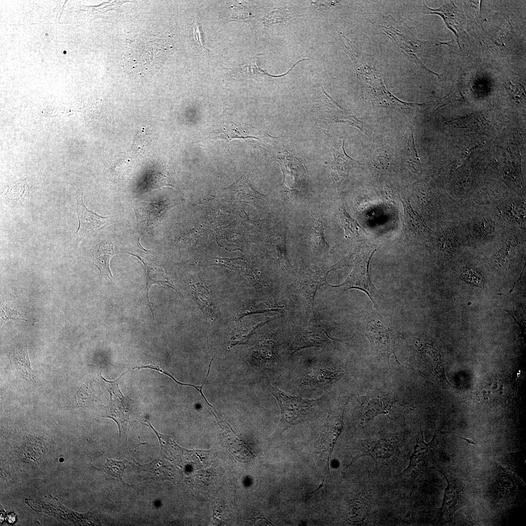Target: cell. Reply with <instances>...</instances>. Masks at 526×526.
<instances>
[{
    "label": "cell",
    "instance_id": "cell-1",
    "mask_svg": "<svg viewBox=\"0 0 526 526\" xmlns=\"http://www.w3.org/2000/svg\"><path fill=\"white\" fill-rule=\"evenodd\" d=\"M340 35L343 49L352 59L357 77L366 92L379 106L390 107L395 96L386 87L382 73L373 57L357 49L342 32Z\"/></svg>",
    "mask_w": 526,
    "mask_h": 526
},
{
    "label": "cell",
    "instance_id": "cell-2",
    "mask_svg": "<svg viewBox=\"0 0 526 526\" xmlns=\"http://www.w3.org/2000/svg\"><path fill=\"white\" fill-rule=\"evenodd\" d=\"M125 374L114 381L107 380L101 376L110 394L109 404L103 416L110 418L117 423L120 438L127 437L131 426L136 420L140 413L138 402L125 396L120 390L119 381Z\"/></svg>",
    "mask_w": 526,
    "mask_h": 526
},
{
    "label": "cell",
    "instance_id": "cell-3",
    "mask_svg": "<svg viewBox=\"0 0 526 526\" xmlns=\"http://www.w3.org/2000/svg\"><path fill=\"white\" fill-rule=\"evenodd\" d=\"M264 383L280 408L281 418L278 428L280 432L304 420L313 414L320 404V399H305L288 394L271 385L267 378H264Z\"/></svg>",
    "mask_w": 526,
    "mask_h": 526
},
{
    "label": "cell",
    "instance_id": "cell-4",
    "mask_svg": "<svg viewBox=\"0 0 526 526\" xmlns=\"http://www.w3.org/2000/svg\"><path fill=\"white\" fill-rule=\"evenodd\" d=\"M349 399L350 397L346 396L334 405L328 414L318 441L317 449L319 458L323 462H325L329 474V463L332 453L343 429L344 413Z\"/></svg>",
    "mask_w": 526,
    "mask_h": 526
},
{
    "label": "cell",
    "instance_id": "cell-5",
    "mask_svg": "<svg viewBox=\"0 0 526 526\" xmlns=\"http://www.w3.org/2000/svg\"><path fill=\"white\" fill-rule=\"evenodd\" d=\"M317 88V107L322 119L327 123H345L358 128L368 136L371 135L372 131L368 125L342 108L326 93L322 86L319 85Z\"/></svg>",
    "mask_w": 526,
    "mask_h": 526
},
{
    "label": "cell",
    "instance_id": "cell-6",
    "mask_svg": "<svg viewBox=\"0 0 526 526\" xmlns=\"http://www.w3.org/2000/svg\"><path fill=\"white\" fill-rule=\"evenodd\" d=\"M376 250H370L358 255L355 260L354 267L350 274L341 284L333 286L343 287L345 289L355 288L365 292L375 305V296L377 289L372 282L369 265L371 259Z\"/></svg>",
    "mask_w": 526,
    "mask_h": 526
},
{
    "label": "cell",
    "instance_id": "cell-7",
    "mask_svg": "<svg viewBox=\"0 0 526 526\" xmlns=\"http://www.w3.org/2000/svg\"><path fill=\"white\" fill-rule=\"evenodd\" d=\"M380 23H376L382 34L389 37L406 54L414 60L416 64L423 66L421 61L417 58L416 49L417 48L416 40L410 34L407 33V25L394 19L391 15L384 17Z\"/></svg>",
    "mask_w": 526,
    "mask_h": 526
},
{
    "label": "cell",
    "instance_id": "cell-8",
    "mask_svg": "<svg viewBox=\"0 0 526 526\" xmlns=\"http://www.w3.org/2000/svg\"><path fill=\"white\" fill-rule=\"evenodd\" d=\"M341 264L330 268L312 266L308 268L300 279L299 290L307 314L313 313L314 298L317 290L325 283L328 272L340 267Z\"/></svg>",
    "mask_w": 526,
    "mask_h": 526
},
{
    "label": "cell",
    "instance_id": "cell-9",
    "mask_svg": "<svg viewBox=\"0 0 526 526\" xmlns=\"http://www.w3.org/2000/svg\"><path fill=\"white\" fill-rule=\"evenodd\" d=\"M365 334L371 344L387 357L394 354L395 338L390 327L378 316L368 318Z\"/></svg>",
    "mask_w": 526,
    "mask_h": 526
},
{
    "label": "cell",
    "instance_id": "cell-10",
    "mask_svg": "<svg viewBox=\"0 0 526 526\" xmlns=\"http://www.w3.org/2000/svg\"><path fill=\"white\" fill-rule=\"evenodd\" d=\"M76 214L78 221L77 229L70 241H78L88 236L95 229L102 226L107 222L109 217L100 216L89 210L83 200V192L78 189L76 192Z\"/></svg>",
    "mask_w": 526,
    "mask_h": 526
},
{
    "label": "cell",
    "instance_id": "cell-11",
    "mask_svg": "<svg viewBox=\"0 0 526 526\" xmlns=\"http://www.w3.org/2000/svg\"><path fill=\"white\" fill-rule=\"evenodd\" d=\"M340 366L324 364H314L306 367L301 375L304 385L325 388L333 385L343 375Z\"/></svg>",
    "mask_w": 526,
    "mask_h": 526
},
{
    "label": "cell",
    "instance_id": "cell-12",
    "mask_svg": "<svg viewBox=\"0 0 526 526\" xmlns=\"http://www.w3.org/2000/svg\"><path fill=\"white\" fill-rule=\"evenodd\" d=\"M332 340L334 339L319 325L310 324L299 327L296 330L289 352L291 355L305 348L324 347L328 345Z\"/></svg>",
    "mask_w": 526,
    "mask_h": 526
},
{
    "label": "cell",
    "instance_id": "cell-13",
    "mask_svg": "<svg viewBox=\"0 0 526 526\" xmlns=\"http://www.w3.org/2000/svg\"><path fill=\"white\" fill-rule=\"evenodd\" d=\"M393 401L388 395L373 394L363 397L360 404V422L363 425L379 414L390 418V413Z\"/></svg>",
    "mask_w": 526,
    "mask_h": 526
},
{
    "label": "cell",
    "instance_id": "cell-14",
    "mask_svg": "<svg viewBox=\"0 0 526 526\" xmlns=\"http://www.w3.org/2000/svg\"><path fill=\"white\" fill-rule=\"evenodd\" d=\"M167 209L166 205L155 203H141L136 205L134 211L139 229L146 232L159 225Z\"/></svg>",
    "mask_w": 526,
    "mask_h": 526
},
{
    "label": "cell",
    "instance_id": "cell-15",
    "mask_svg": "<svg viewBox=\"0 0 526 526\" xmlns=\"http://www.w3.org/2000/svg\"><path fill=\"white\" fill-rule=\"evenodd\" d=\"M441 472L445 476L448 483L442 507V516L448 521L464 503L463 487L458 479L451 474Z\"/></svg>",
    "mask_w": 526,
    "mask_h": 526
},
{
    "label": "cell",
    "instance_id": "cell-16",
    "mask_svg": "<svg viewBox=\"0 0 526 526\" xmlns=\"http://www.w3.org/2000/svg\"><path fill=\"white\" fill-rule=\"evenodd\" d=\"M432 451L431 445L426 443L421 437L417 438L409 465L400 475L407 477L410 481H414L417 476L428 467L432 454Z\"/></svg>",
    "mask_w": 526,
    "mask_h": 526
},
{
    "label": "cell",
    "instance_id": "cell-17",
    "mask_svg": "<svg viewBox=\"0 0 526 526\" xmlns=\"http://www.w3.org/2000/svg\"><path fill=\"white\" fill-rule=\"evenodd\" d=\"M345 139L332 147L331 151L333 160L331 165V174L334 182L339 185L347 177L350 169L360 165L359 161L349 156L344 149Z\"/></svg>",
    "mask_w": 526,
    "mask_h": 526
},
{
    "label": "cell",
    "instance_id": "cell-18",
    "mask_svg": "<svg viewBox=\"0 0 526 526\" xmlns=\"http://www.w3.org/2000/svg\"><path fill=\"white\" fill-rule=\"evenodd\" d=\"M216 419L223 430L225 439L229 451L239 461H248L253 457V453L244 441L239 438L229 424L220 414Z\"/></svg>",
    "mask_w": 526,
    "mask_h": 526
},
{
    "label": "cell",
    "instance_id": "cell-19",
    "mask_svg": "<svg viewBox=\"0 0 526 526\" xmlns=\"http://www.w3.org/2000/svg\"><path fill=\"white\" fill-rule=\"evenodd\" d=\"M114 248L112 242L102 240L93 246L89 257L93 263L98 268L100 274L107 281H112L113 276L110 269V261L114 254Z\"/></svg>",
    "mask_w": 526,
    "mask_h": 526
},
{
    "label": "cell",
    "instance_id": "cell-20",
    "mask_svg": "<svg viewBox=\"0 0 526 526\" xmlns=\"http://www.w3.org/2000/svg\"><path fill=\"white\" fill-rule=\"evenodd\" d=\"M174 174V171L171 170L165 162L157 161L154 162L149 170L144 190H148L164 186L174 187L175 179Z\"/></svg>",
    "mask_w": 526,
    "mask_h": 526
},
{
    "label": "cell",
    "instance_id": "cell-21",
    "mask_svg": "<svg viewBox=\"0 0 526 526\" xmlns=\"http://www.w3.org/2000/svg\"><path fill=\"white\" fill-rule=\"evenodd\" d=\"M9 361L11 368L17 378L29 384L34 383V374L26 347L13 349L9 354Z\"/></svg>",
    "mask_w": 526,
    "mask_h": 526
},
{
    "label": "cell",
    "instance_id": "cell-22",
    "mask_svg": "<svg viewBox=\"0 0 526 526\" xmlns=\"http://www.w3.org/2000/svg\"><path fill=\"white\" fill-rule=\"evenodd\" d=\"M133 256H135L144 263L146 269L147 271V285L145 288V299L147 301V304L150 307V310L152 312L153 319L154 318L153 311L152 309V306L154 305L151 303L148 298V292L150 288L151 285L153 284H158L163 285L165 286L170 287L175 291L179 295V293L176 289L174 285L170 282L169 279L165 273L164 270L160 265L157 264L155 263L150 262L145 260L141 258L140 256L136 254H132Z\"/></svg>",
    "mask_w": 526,
    "mask_h": 526
},
{
    "label": "cell",
    "instance_id": "cell-23",
    "mask_svg": "<svg viewBox=\"0 0 526 526\" xmlns=\"http://www.w3.org/2000/svg\"><path fill=\"white\" fill-rule=\"evenodd\" d=\"M359 450L362 454L358 457L364 455L370 456L376 462V465L387 461L394 452L393 445L387 439L363 441L359 444Z\"/></svg>",
    "mask_w": 526,
    "mask_h": 526
},
{
    "label": "cell",
    "instance_id": "cell-24",
    "mask_svg": "<svg viewBox=\"0 0 526 526\" xmlns=\"http://www.w3.org/2000/svg\"><path fill=\"white\" fill-rule=\"evenodd\" d=\"M213 134L215 138L225 139L229 149V142L234 139H245L254 138L259 139L260 132L254 127L246 124H236L229 123L223 125L220 129L215 131Z\"/></svg>",
    "mask_w": 526,
    "mask_h": 526
},
{
    "label": "cell",
    "instance_id": "cell-25",
    "mask_svg": "<svg viewBox=\"0 0 526 526\" xmlns=\"http://www.w3.org/2000/svg\"><path fill=\"white\" fill-rule=\"evenodd\" d=\"M26 179L17 181L11 185L4 194L5 202L10 206H21L30 199V188Z\"/></svg>",
    "mask_w": 526,
    "mask_h": 526
},
{
    "label": "cell",
    "instance_id": "cell-26",
    "mask_svg": "<svg viewBox=\"0 0 526 526\" xmlns=\"http://www.w3.org/2000/svg\"><path fill=\"white\" fill-rule=\"evenodd\" d=\"M193 292L195 300L206 318L213 320L215 307L211 292L205 286L199 283L193 285Z\"/></svg>",
    "mask_w": 526,
    "mask_h": 526
},
{
    "label": "cell",
    "instance_id": "cell-27",
    "mask_svg": "<svg viewBox=\"0 0 526 526\" xmlns=\"http://www.w3.org/2000/svg\"><path fill=\"white\" fill-rule=\"evenodd\" d=\"M269 321V319L254 323L249 327H240L236 329L233 332L230 346L232 347L236 345L246 343L257 329Z\"/></svg>",
    "mask_w": 526,
    "mask_h": 526
},
{
    "label": "cell",
    "instance_id": "cell-28",
    "mask_svg": "<svg viewBox=\"0 0 526 526\" xmlns=\"http://www.w3.org/2000/svg\"><path fill=\"white\" fill-rule=\"evenodd\" d=\"M339 211L341 222L348 237H358L363 234V231H364V230L356 221L347 214L344 207L341 206L339 209Z\"/></svg>",
    "mask_w": 526,
    "mask_h": 526
},
{
    "label": "cell",
    "instance_id": "cell-29",
    "mask_svg": "<svg viewBox=\"0 0 526 526\" xmlns=\"http://www.w3.org/2000/svg\"><path fill=\"white\" fill-rule=\"evenodd\" d=\"M281 309V307L277 304L273 303L269 301H259L251 304L244 308L242 313L239 315V319L251 314L269 311H280Z\"/></svg>",
    "mask_w": 526,
    "mask_h": 526
},
{
    "label": "cell",
    "instance_id": "cell-30",
    "mask_svg": "<svg viewBox=\"0 0 526 526\" xmlns=\"http://www.w3.org/2000/svg\"><path fill=\"white\" fill-rule=\"evenodd\" d=\"M404 156L407 164L415 169V166L420 164L418 155L415 147L413 133L408 138L407 145L404 150Z\"/></svg>",
    "mask_w": 526,
    "mask_h": 526
},
{
    "label": "cell",
    "instance_id": "cell-31",
    "mask_svg": "<svg viewBox=\"0 0 526 526\" xmlns=\"http://www.w3.org/2000/svg\"><path fill=\"white\" fill-rule=\"evenodd\" d=\"M125 468V466L122 462L107 459V462L104 466V470L108 474L122 481L121 478Z\"/></svg>",
    "mask_w": 526,
    "mask_h": 526
},
{
    "label": "cell",
    "instance_id": "cell-32",
    "mask_svg": "<svg viewBox=\"0 0 526 526\" xmlns=\"http://www.w3.org/2000/svg\"><path fill=\"white\" fill-rule=\"evenodd\" d=\"M1 313V324L10 319L25 320L21 318L20 313L6 303L2 305Z\"/></svg>",
    "mask_w": 526,
    "mask_h": 526
},
{
    "label": "cell",
    "instance_id": "cell-33",
    "mask_svg": "<svg viewBox=\"0 0 526 526\" xmlns=\"http://www.w3.org/2000/svg\"><path fill=\"white\" fill-rule=\"evenodd\" d=\"M461 438L465 439V440L467 441L470 444H475L474 442L473 441H472V440H471V439L465 438H464V437H461Z\"/></svg>",
    "mask_w": 526,
    "mask_h": 526
},
{
    "label": "cell",
    "instance_id": "cell-34",
    "mask_svg": "<svg viewBox=\"0 0 526 526\" xmlns=\"http://www.w3.org/2000/svg\"><path fill=\"white\" fill-rule=\"evenodd\" d=\"M211 364V362L210 361V363H209V366H208V369L207 373H209ZM204 400L205 401L207 400V399L206 398V397L204 398Z\"/></svg>",
    "mask_w": 526,
    "mask_h": 526
}]
</instances>
